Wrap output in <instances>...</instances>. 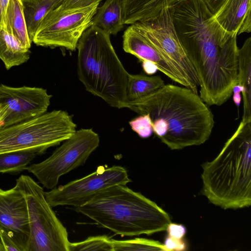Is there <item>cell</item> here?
<instances>
[{"label": "cell", "instance_id": "33", "mask_svg": "<svg viewBox=\"0 0 251 251\" xmlns=\"http://www.w3.org/2000/svg\"><path fill=\"white\" fill-rule=\"evenodd\" d=\"M7 115L6 106L0 104V129L3 126L4 120Z\"/></svg>", "mask_w": 251, "mask_h": 251}, {"label": "cell", "instance_id": "15", "mask_svg": "<svg viewBox=\"0 0 251 251\" xmlns=\"http://www.w3.org/2000/svg\"><path fill=\"white\" fill-rule=\"evenodd\" d=\"M180 0H120L125 25L147 20Z\"/></svg>", "mask_w": 251, "mask_h": 251}, {"label": "cell", "instance_id": "24", "mask_svg": "<svg viewBox=\"0 0 251 251\" xmlns=\"http://www.w3.org/2000/svg\"><path fill=\"white\" fill-rule=\"evenodd\" d=\"M111 239L104 235L90 236L80 242H70L69 251H113Z\"/></svg>", "mask_w": 251, "mask_h": 251}, {"label": "cell", "instance_id": "31", "mask_svg": "<svg viewBox=\"0 0 251 251\" xmlns=\"http://www.w3.org/2000/svg\"><path fill=\"white\" fill-rule=\"evenodd\" d=\"M142 63L143 70L148 75L154 74L158 71L156 65L151 61L144 60Z\"/></svg>", "mask_w": 251, "mask_h": 251}, {"label": "cell", "instance_id": "23", "mask_svg": "<svg viewBox=\"0 0 251 251\" xmlns=\"http://www.w3.org/2000/svg\"><path fill=\"white\" fill-rule=\"evenodd\" d=\"M113 251H165L163 244L151 239L136 238L132 239L118 240L111 239Z\"/></svg>", "mask_w": 251, "mask_h": 251}, {"label": "cell", "instance_id": "13", "mask_svg": "<svg viewBox=\"0 0 251 251\" xmlns=\"http://www.w3.org/2000/svg\"><path fill=\"white\" fill-rule=\"evenodd\" d=\"M0 225L29 240L27 205L17 185L7 190L0 188Z\"/></svg>", "mask_w": 251, "mask_h": 251}, {"label": "cell", "instance_id": "20", "mask_svg": "<svg viewBox=\"0 0 251 251\" xmlns=\"http://www.w3.org/2000/svg\"><path fill=\"white\" fill-rule=\"evenodd\" d=\"M27 32L33 39L39 25L45 16L59 6L63 0H22Z\"/></svg>", "mask_w": 251, "mask_h": 251}, {"label": "cell", "instance_id": "26", "mask_svg": "<svg viewBox=\"0 0 251 251\" xmlns=\"http://www.w3.org/2000/svg\"><path fill=\"white\" fill-rule=\"evenodd\" d=\"M131 129L141 138H147L153 133L152 123L148 114L140 115L129 122Z\"/></svg>", "mask_w": 251, "mask_h": 251}, {"label": "cell", "instance_id": "17", "mask_svg": "<svg viewBox=\"0 0 251 251\" xmlns=\"http://www.w3.org/2000/svg\"><path fill=\"white\" fill-rule=\"evenodd\" d=\"M1 25L23 47H31L32 42L27 32L22 0H9Z\"/></svg>", "mask_w": 251, "mask_h": 251}, {"label": "cell", "instance_id": "30", "mask_svg": "<svg viewBox=\"0 0 251 251\" xmlns=\"http://www.w3.org/2000/svg\"><path fill=\"white\" fill-rule=\"evenodd\" d=\"M226 0H203L211 13L214 14Z\"/></svg>", "mask_w": 251, "mask_h": 251}, {"label": "cell", "instance_id": "8", "mask_svg": "<svg viewBox=\"0 0 251 251\" xmlns=\"http://www.w3.org/2000/svg\"><path fill=\"white\" fill-rule=\"evenodd\" d=\"M99 4L75 9L55 8L43 18L32 42L38 46L75 50L83 33L92 25Z\"/></svg>", "mask_w": 251, "mask_h": 251}, {"label": "cell", "instance_id": "9", "mask_svg": "<svg viewBox=\"0 0 251 251\" xmlns=\"http://www.w3.org/2000/svg\"><path fill=\"white\" fill-rule=\"evenodd\" d=\"M131 180L126 169L120 166L98 167L95 172L81 178L45 192V198L52 207L80 206L104 190L114 185H126Z\"/></svg>", "mask_w": 251, "mask_h": 251}, {"label": "cell", "instance_id": "28", "mask_svg": "<svg viewBox=\"0 0 251 251\" xmlns=\"http://www.w3.org/2000/svg\"><path fill=\"white\" fill-rule=\"evenodd\" d=\"M102 0H63L58 6L63 9H75L85 7L96 3H100Z\"/></svg>", "mask_w": 251, "mask_h": 251}, {"label": "cell", "instance_id": "27", "mask_svg": "<svg viewBox=\"0 0 251 251\" xmlns=\"http://www.w3.org/2000/svg\"><path fill=\"white\" fill-rule=\"evenodd\" d=\"M163 245L165 251H183L188 249V245L184 238L178 239L167 235Z\"/></svg>", "mask_w": 251, "mask_h": 251}, {"label": "cell", "instance_id": "21", "mask_svg": "<svg viewBox=\"0 0 251 251\" xmlns=\"http://www.w3.org/2000/svg\"><path fill=\"white\" fill-rule=\"evenodd\" d=\"M165 85L158 75H129L126 94V105L144 98L157 91Z\"/></svg>", "mask_w": 251, "mask_h": 251}, {"label": "cell", "instance_id": "1", "mask_svg": "<svg viewBox=\"0 0 251 251\" xmlns=\"http://www.w3.org/2000/svg\"><path fill=\"white\" fill-rule=\"evenodd\" d=\"M126 108L140 115L148 114L153 132L173 150L204 143L215 123L212 112L198 94L170 84L128 103Z\"/></svg>", "mask_w": 251, "mask_h": 251}, {"label": "cell", "instance_id": "16", "mask_svg": "<svg viewBox=\"0 0 251 251\" xmlns=\"http://www.w3.org/2000/svg\"><path fill=\"white\" fill-rule=\"evenodd\" d=\"M238 83L243 92V119H251V37L238 49Z\"/></svg>", "mask_w": 251, "mask_h": 251}, {"label": "cell", "instance_id": "5", "mask_svg": "<svg viewBox=\"0 0 251 251\" xmlns=\"http://www.w3.org/2000/svg\"><path fill=\"white\" fill-rule=\"evenodd\" d=\"M76 125L66 111L53 110L0 129V154L32 152L42 154L59 145L76 131Z\"/></svg>", "mask_w": 251, "mask_h": 251}, {"label": "cell", "instance_id": "19", "mask_svg": "<svg viewBox=\"0 0 251 251\" xmlns=\"http://www.w3.org/2000/svg\"><path fill=\"white\" fill-rule=\"evenodd\" d=\"M30 54L29 49L23 47L3 25H0V59L6 69L26 62Z\"/></svg>", "mask_w": 251, "mask_h": 251}, {"label": "cell", "instance_id": "14", "mask_svg": "<svg viewBox=\"0 0 251 251\" xmlns=\"http://www.w3.org/2000/svg\"><path fill=\"white\" fill-rule=\"evenodd\" d=\"M251 0H226L213 17L232 36L251 31Z\"/></svg>", "mask_w": 251, "mask_h": 251}, {"label": "cell", "instance_id": "29", "mask_svg": "<svg viewBox=\"0 0 251 251\" xmlns=\"http://www.w3.org/2000/svg\"><path fill=\"white\" fill-rule=\"evenodd\" d=\"M168 235L176 239H182L186 233V227L181 224L170 223L167 226L166 230Z\"/></svg>", "mask_w": 251, "mask_h": 251}, {"label": "cell", "instance_id": "35", "mask_svg": "<svg viewBox=\"0 0 251 251\" xmlns=\"http://www.w3.org/2000/svg\"><path fill=\"white\" fill-rule=\"evenodd\" d=\"M0 251H5L3 245H2L1 241L0 242Z\"/></svg>", "mask_w": 251, "mask_h": 251}, {"label": "cell", "instance_id": "2", "mask_svg": "<svg viewBox=\"0 0 251 251\" xmlns=\"http://www.w3.org/2000/svg\"><path fill=\"white\" fill-rule=\"evenodd\" d=\"M201 193L224 209L251 204V120L242 119L218 156L202 165Z\"/></svg>", "mask_w": 251, "mask_h": 251}, {"label": "cell", "instance_id": "22", "mask_svg": "<svg viewBox=\"0 0 251 251\" xmlns=\"http://www.w3.org/2000/svg\"><path fill=\"white\" fill-rule=\"evenodd\" d=\"M37 155L32 152H10L0 154V173L18 174L26 170Z\"/></svg>", "mask_w": 251, "mask_h": 251}, {"label": "cell", "instance_id": "25", "mask_svg": "<svg viewBox=\"0 0 251 251\" xmlns=\"http://www.w3.org/2000/svg\"><path fill=\"white\" fill-rule=\"evenodd\" d=\"M0 238L5 251H28L29 240L1 225Z\"/></svg>", "mask_w": 251, "mask_h": 251}, {"label": "cell", "instance_id": "11", "mask_svg": "<svg viewBox=\"0 0 251 251\" xmlns=\"http://www.w3.org/2000/svg\"><path fill=\"white\" fill-rule=\"evenodd\" d=\"M51 95L38 87L0 85V104L6 106L3 127L28 120L47 112Z\"/></svg>", "mask_w": 251, "mask_h": 251}, {"label": "cell", "instance_id": "3", "mask_svg": "<svg viewBox=\"0 0 251 251\" xmlns=\"http://www.w3.org/2000/svg\"><path fill=\"white\" fill-rule=\"evenodd\" d=\"M74 209L122 236L163 231L171 223L169 215L155 202L126 185L110 187Z\"/></svg>", "mask_w": 251, "mask_h": 251}, {"label": "cell", "instance_id": "10", "mask_svg": "<svg viewBox=\"0 0 251 251\" xmlns=\"http://www.w3.org/2000/svg\"><path fill=\"white\" fill-rule=\"evenodd\" d=\"M171 7L152 18L133 24L161 53L174 63L189 82L192 90L198 94V80L176 33Z\"/></svg>", "mask_w": 251, "mask_h": 251}, {"label": "cell", "instance_id": "4", "mask_svg": "<svg viewBox=\"0 0 251 251\" xmlns=\"http://www.w3.org/2000/svg\"><path fill=\"white\" fill-rule=\"evenodd\" d=\"M77 71L86 90L111 106L126 107L129 74L111 44L110 35L91 25L78 42Z\"/></svg>", "mask_w": 251, "mask_h": 251}, {"label": "cell", "instance_id": "32", "mask_svg": "<svg viewBox=\"0 0 251 251\" xmlns=\"http://www.w3.org/2000/svg\"><path fill=\"white\" fill-rule=\"evenodd\" d=\"M9 0H0V25L2 24L5 10Z\"/></svg>", "mask_w": 251, "mask_h": 251}, {"label": "cell", "instance_id": "34", "mask_svg": "<svg viewBox=\"0 0 251 251\" xmlns=\"http://www.w3.org/2000/svg\"><path fill=\"white\" fill-rule=\"evenodd\" d=\"M233 100L234 102L238 107L241 102V95L239 93H233Z\"/></svg>", "mask_w": 251, "mask_h": 251}, {"label": "cell", "instance_id": "7", "mask_svg": "<svg viewBox=\"0 0 251 251\" xmlns=\"http://www.w3.org/2000/svg\"><path fill=\"white\" fill-rule=\"evenodd\" d=\"M99 144V136L92 129L76 130L50 156L40 163L28 166L26 170L44 187L52 189L61 176L83 165Z\"/></svg>", "mask_w": 251, "mask_h": 251}, {"label": "cell", "instance_id": "12", "mask_svg": "<svg viewBox=\"0 0 251 251\" xmlns=\"http://www.w3.org/2000/svg\"><path fill=\"white\" fill-rule=\"evenodd\" d=\"M123 48L125 52L135 56L141 61L154 63L158 71L173 81L192 90L189 82L174 63L153 46L134 24L130 25L124 32Z\"/></svg>", "mask_w": 251, "mask_h": 251}, {"label": "cell", "instance_id": "18", "mask_svg": "<svg viewBox=\"0 0 251 251\" xmlns=\"http://www.w3.org/2000/svg\"><path fill=\"white\" fill-rule=\"evenodd\" d=\"M120 0H106L98 7L92 19V25L109 35H116L125 26L122 16Z\"/></svg>", "mask_w": 251, "mask_h": 251}, {"label": "cell", "instance_id": "6", "mask_svg": "<svg viewBox=\"0 0 251 251\" xmlns=\"http://www.w3.org/2000/svg\"><path fill=\"white\" fill-rule=\"evenodd\" d=\"M26 199L30 230L28 251H69L66 228L47 201L43 188L32 178L16 179Z\"/></svg>", "mask_w": 251, "mask_h": 251}]
</instances>
